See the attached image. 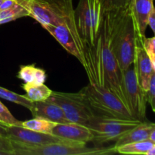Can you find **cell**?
<instances>
[{"instance_id": "6da1fadb", "label": "cell", "mask_w": 155, "mask_h": 155, "mask_svg": "<svg viewBox=\"0 0 155 155\" xmlns=\"http://www.w3.org/2000/svg\"><path fill=\"white\" fill-rule=\"evenodd\" d=\"M85 66L89 83L111 91L125 104L122 88V72L110 47V30L106 12L102 13L96 39L83 46ZM127 106V105H126Z\"/></svg>"}, {"instance_id": "7a4b0ae2", "label": "cell", "mask_w": 155, "mask_h": 155, "mask_svg": "<svg viewBox=\"0 0 155 155\" xmlns=\"http://www.w3.org/2000/svg\"><path fill=\"white\" fill-rule=\"evenodd\" d=\"M106 12L110 30V47L121 72L133 65L137 31L130 5Z\"/></svg>"}, {"instance_id": "3957f363", "label": "cell", "mask_w": 155, "mask_h": 155, "mask_svg": "<svg viewBox=\"0 0 155 155\" xmlns=\"http://www.w3.org/2000/svg\"><path fill=\"white\" fill-rule=\"evenodd\" d=\"M79 92L84 97L95 117L133 119L122 100L107 89L89 83Z\"/></svg>"}, {"instance_id": "277c9868", "label": "cell", "mask_w": 155, "mask_h": 155, "mask_svg": "<svg viewBox=\"0 0 155 155\" xmlns=\"http://www.w3.org/2000/svg\"><path fill=\"white\" fill-rule=\"evenodd\" d=\"M26 6L29 17L42 27L60 23L77 26L72 0H30Z\"/></svg>"}, {"instance_id": "5b68a950", "label": "cell", "mask_w": 155, "mask_h": 155, "mask_svg": "<svg viewBox=\"0 0 155 155\" xmlns=\"http://www.w3.org/2000/svg\"><path fill=\"white\" fill-rule=\"evenodd\" d=\"M12 142L15 155H109L117 153L114 146L88 148L80 143H53L29 145Z\"/></svg>"}, {"instance_id": "8992f818", "label": "cell", "mask_w": 155, "mask_h": 155, "mask_svg": "<svg viewBox=\"0 0 155 155\" xmlns=\"http://www.w3.org/2000/svg\"><path fill=\"white\" fill-rule=\"evenodd\" d=\"M76 25L83 46L92 45L96 39L101 24V3L99 0H80L74 10Z\"/></svg>"}, {"instance_id": "52a82bcc", "label": "cell", "mask_w": 155, "mask_h": 155, "mask_svg": "<svg viewBox=\"0 0 155 155\" xmlns=\"http://www.w3.org/2000/svg\"><path fill=\"white\" fill-rule=\"evenodd\" d=\"M142 121L135 119L120 118H92L86 127L93 135L92 142L98 145L119 139L121 136L141 124Z\"/></svg>"}, {"instance_id": "ba28073f", "label": "cell", "mask_w": 155, "mask_h": 155, "mask_svg": "<svg viewBox=\"0 0 155 155\" xmlns=\"http://www.w3.org/2000/svg\"><path fill=\"white\" fill-rule=\"evenodd\" d=\"M48 99L61 107L69 122L87 126L89 121L95 117L93 112L80 92L68 93L52 91Z\"/></svg>"}, {"instance_id": "9c48e42d", "label": "cell", "mask_w": 155, "mask_h": 155, "mask_svg": "<svg viewBox=\"0 0 155 155\" xmlns=\"http://www.w3.org/2000/svg\"><path fill=\"white\" fill-rule=\"evenodd\" d=\"M122 88L126 105L132 117L142 122L146 120L145 92L139 86L133 65L122 73Z\"/></svg>"}, {"instance_id": "30bf717a", "label": "cell", "mask_w": 155, "mask_h": 155, "mask_svg": "<svg viewBox=\"0 0 155 155\" xmlns=\"http://www.w3.org/2000/svg\"><path fill=\"white\" fill-rule=\"evenodd\" d=\"M42 27L46 30L68 53L77 58L83 66H85L83 42L76 26L60 23L55 25H45Z\"/></svg>"}, {"instance_id": "8fae6325", "label": "cell", "mask_w": 155, "mask_h": 155, "mask_svg": "<svg viewBox=\"0 0 155 155\" xmlns=\"http://www.w3.org/2000/svg\"><path fill=\"white\" fill-rule=\"evenodd\" d=\"M7 137L11 142L24 144V145H42L53 143H79V142H72L68 139L58 137L52 134L33 131L24 128L21 126L7 127Z\"/></svg>"}, {"instance_id": "7c38bea8", "label": "cell", "mask_w": 155, "mask_h": 155, "mask_svg": "<svg viewBox=\"0 0 155 155\" xmlns=\"http://www.w3.org/2000/svg\"><path fill=\"white\" fill-rule=\"evenodd\" d=\"M133 65L139 86L145 92L148 89L151 77L153 73L155 72V69L153 68L149 57L142 47V39L139 36H137L136 39Z\"/></svg>"}, {"instance_id": "4fadbf2b", "label": "cell", "mask_w": 155, "mask_h": 155, "mask_svg": "<svg viewBox=\"0 0 155 155\" xmlns=\"http://www.w3.org/2000/svg\"><path fill=\"white\" fill-rule=\"evenodd\" d=\"M52 135L85 145L93 139V135L89 127L73 122L58 124L53 129Z\"/></svg>"}, {"instance_id": "5bb4252c", "label": "cell", "mask_w": 155, "mask_h": 155, "mask_svg": "<svg viewBox=\"0 0 155 155\" xmlns=\"http://www.w3.org/2000/svg\"><path fill=\"white\" fill-rule=\"evenodd\" d=\"M30 111L33 117L43 118L56 124L69 123L61 107L48 98L45 101L33 102Z\"/></svg>"}, {"instance_id": "9a60e30c", "label": "cell", "mask_w": 155, "mask_h": 155, "mask_svg": "<svg viewBox=\"0 0 155 155\" xmlns=\"http://www.w3.org/2000/svg\"><path fill=\"white\" fill-rule=\"evenodd\" d=\"M129 5L134 19L137 34L142 40L145 37L148 15L154 7L153 0H130Z\"/></svg>"}, {"instance_id": "2e32d148", "label": "cell", "mask_w": 155, "mask_h": 155, "mask_svg": "<svg viewBox=\"0 0 155 155\" xmlns=\"http://www.w3.org/2000/svg\"><path fill=\"white\" fill-rule=\"evenodd\" d=\"M154 130H155V124L154 123L147 120L143 121L117 139L114 145L115 149L117 147L127 144L148 139L150 133Z\"/></svg>"}, {"instance_id": "e0dca14e", "label": "cell", "mask_w": 155, "mask_h": 155, "mask_svg": "<svg viewBox=\"0 0 155 155\" xmlns=\"http://www.w3.org/2000/svg\"><path fill=\"white\" fill-rule=\"evenodd\" d=\"M18 78L24 83L33 85L43 84L46 80V73L43 69L36 68L33 64L21 66L18 73Z\"/></svg>"}, {"instance_id": "ac0fdd59", "label": "cell", "mask_w": 155, "mask_h": 155, "mask_svg": "<svg viewBox=\"0 0 155 155\" xmlns=\"http://www.w3.org/2000/svg\"><path fill=\"white\" fill-rule=\"evenodd\" d=\"M26 92V96L32 101H45L51 96L52 90L45 84L33 85L24 83L22 86Z\"/></svg>"}, {"instance_id": "d6986e66", "label": "cell", "mask_w": 155, "mask_h": 155, "mask_svg": "<svg viewBox=\"0 0 155 155\" xmlns=\"http://www.w3.org/2000/svg\"><path fill=\"white\" fill-rule=\"evenodd\" d=\"M154 146V142H151L149 139H145L140 142H133L119 146L116 148V151L117 153L123 154L146 155L147 152Z\"/></svg>"}, {"instance_id": "ffe728a7", "label": "cell", "mask_w": 155, "mask_h": 155, "mask_svg": "<svg viewBox=\"0 0 155 155\" xmlns=\"http://www.w3.org/2000/svg\"><path fill=\"white\" fill-rule=\"evenodd\" d=\"M27 2L18 1L10 8L0 10V24L15 21L22 17L29 16V12L26 7Z\"/></svg>"}, {"instance_id": "44dd1931", "label": "cell", "mask_w": 155, "mask_h": 155, "mask_svg": "<svg viewBox=\"0 0 155 155\" xmlns=\"http://www.w3.org/2000/svg\"><path fill=\"white\" fill-rule=\"evenodd\" d=\"M58 124L39 117H33V119L26 121H21V127L33 131L42 133L52 134V130Z\"/></svg>"}, {"instance_id": "7402d4cb", "label": "cell", "mask_w": 155, "mask_h": 155, "mask_svg": "<svg viewBox=\"0 0 155 155\" xmlns=\"http://www.w3.org/2000/svg\"><path fill=\"white\" fill-rule=\"evenodd\" d=\"M0 98L17 104H20L27 108L29 110L31 108L33 104V102L25 95H19L1 86H0Z\"/></svg>"}, {"instance_id": "603a6c76", "label": "cell", "mask_w": 155, "mask_h": 155, "mask_svg": "<svg viewBox=\"0 0 155 155\" xmlns=\"http://www.w3.org/2000/svg\"><path fill=\"white\" fill-rule=\"evenodd\" d=\"M0 123L6 127L21 126V121L17 120L1 101H0Z\"/></svg>"}, {"instance_id": "cb8c5ba5", "label": "cell", "mask_w": 155, "mask_h": 155, "mask_svg": "<svg viewBox=\"0 0 155 155\" xmlns=\"http://www.w3.org/2000/svg\"><path fill=\"white\" fill-rule=\"evenodd\" d=\"M101 14L107 11L117 10L129 5V0H100Z\"/></svg>"}, {"instance_id": "d4e9b609", "label": "cell", "mask_w": 155, "mask_h": 155, "mask_svg": "<svg viewBox=\"0 0 155 155\" xmlns=\"http://www.w3.org/2000/svg\"><path fill=\"white\" fill-rule=\"evenodd\" d=\"M142 45L144 50L149 57L152 64L153 68L155 69V37H144L142 40Z\"/></svg>"}, {"instance_id": "484cf974", "label": "cell", "mask_w": 155, "mask_h": 155, "mask_svg": "<svg viewBox=\"0 0 155 155\" xmlns=\"http://www.w3.org/2000/svg\"><path fill=\"white\" fill-rule=\"evenodd\" d=\"M147 102L149 104L153 112L155 111V72L152 74L150 80L148 89L145 92Z\"/></svg>"}, {"instance_id": "4316f807", "label": "cell", "mask_w": 155, "mask_h": 155, "mask_svg": "<svg viewBox=\"0 0 155 155\" xmlns=\"http://www.w3.org/2000/svg\"><path fill=\"white\" fill-rule=\"evenodd\" d=\"M0 151L9 152L12 155H15L12 148V142L8 137L0 136Z\"/></svg>"}, {"instance_id": "83f0119b", "label": "cell", "mask_w": 155, "mask_h": 155, "mask_svg": "<svg viewBox=\"0 0 155 155\" xmlns=\"http://www.w3.org/2000/svg\"><path fill=\"white\" fill-rule=\"evenodd\" d=\"M147 24L149 26L150 28L153 31V33H155V8L154 7L151 9L149 15H148V21H147Z\"/></svg>"}, {"instance_id": "f1b7e54d", "label": "cell", "mask_w": 155, "mask_h": 155, "mask_svg": "<svg viewBox=\"0 0 155 155\" xmlns=\"http://www.w3.org/2000/svg\"><path fill=\"white\" fill-rule=\"evenodd\" d=\"M0 136H4V137H7L8 133H7V127L0 123Z\"/></svg>"}, {"instance_id": "f546056e", "label": "cell", "mask_w": 155, "mask_h": 155, "mask_svg": "<svg viewBox=\"0 0 155 155\" xmlns=\"http://www.w3.org/2000/svg\"><path fill=\"white\" fill-rule=\"evenodd\" d=\"M148 139H149V140H151V142H154L155 143V130H152V131H151V133H150Z\"/></svg>"}, {"instance_id": "4dcf8cb0", "label": "cell", "mask_w": 155, "mask_h": 155, "mask_svg": "<svg viewBox=\"0 0 155 155\" xmlns=\"http://www.w3.org/2000/svg\"><path fill=\"white\" fill-rule=\"evenodd\" d=\"M146 155H155V146L151 148V149L147 152Z\"/></svg>"}, {"instance_id": "1f68e13d", "label": "cell", "mask_w": 155, "mask_h": 155, "mask_svg": "<svg viewBox=\"0 0 155 155\" xmlns=\"http://www.w3.org/2000/svg\"><path fill=\"white\" fill-rule=\"evenodd\" d=\"M0 155H12L9 152H7V151H0Z\"/></svg>"}, {"instance_id": "d6a6232c", "label": "cell", "mask_w": 155, "mask_h": 155, "mask_svg": "<svg viewBox=\"0 0 155 155\" xmlns=\"http://www.w3.org/2000/svg\"><path fill=\"white\" fill-rule=\"evenodd\" d=\"M4 1H5V0H0V6H1V5L2 4V2H4Z\"/></svg>"}, {"instance_id": "836d02e7", "label": "cell", "mask_w": 155, "mask_h": 155, "mask_svg": "<svg viewBox=\"0 0 155 155\" xmlns=\"http://www.w3.org/2000/svg\"><path fill=\"white\" fill-rule=\"evenodd\" d=\"M130 0H129V3H130ZM129 5H130V4H129Z\"/></svg>"}, {"instance_id": "e575fe53", "label": "cell", "mask_w": 155, "mask_h": 155, "mask_svg": "<svg viewBox=\"0 0 155 155\" xmlns=\"http://www.w3.org/2000/svg\"><path fill=\"white\" fill-rule=\"evenodd\" d=\"M99 1H100V0H99Z\"/></svg>"}]
</instances>
